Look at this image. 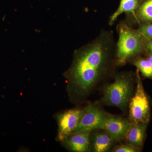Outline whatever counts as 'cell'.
Masks as SVG:
<instances>
[{
    "label": "cell",
    "mask_w": 152,
    "mask_h": 152,
    "mask_svg": "<svg viewBox=\"0 0 152 152\" xmlns=\"http://www.w3.org/2000/svg\"><path fill=\"white\" fill-rule=\"evenodd\" d=\"M114 50L113 32L103 30L94 40L74 51L70 66L64 75L71 102H84L108 74Z\"/></svg>",
    "instance_id": "cell-1"
},
{
    "label": "cell",
    "mask_w": 152,
    "mask_h": 152,
    "mask_svg": "<svg viewBox=\"0 0 152 152\" xmlns=\"http://www.w3.org/2000/svg\"><path fill=\"white\" fill-rule=\"evenodd\" d=\"M118 40L116 48V65L123 66L145 53V38L137 29L133 28L124 22L117 26Z\"/></svg>",
    "instance_id": "cell-2"
},
{
    "label": "cell",
    "mask_w": 152,
    "mask_h": 152,
    "mask_svg": "<svg viewBox=\"0 0 152 152\" xmlns=\"http://www.w3.org/2000/svg\"><path fill=\"white\" fill-rule=\"evenodd\" d=\"M136 74L132 72L117 74L115 80L107 85L99 103L104 105L115 107L123 112L127 111L129 104L134 95Z\"/></svg>",
    "instance_id": "cell-3"
},
{
    "label": "cell",
    "mask_w": 152,
    "mask_h": 152,
    "mask_svg": "<svg viewBox=\"0 0 152 152\" xmlns=\"http://www.w3.org/2000/svg\"><path fill=\"white\" fill-rule=\"evenodd\" d=\"M135 92L129 104V120L132 123L149 124L151 118V101L144 89L140 72H136Z\"/></svg>",
    "instance_id": "cell-4"
},
{
    "label": "cell",
    "mask_w": 152,
    "mask_h": 152,
    "mask_svg": "<svg viewBox=\"0 0 152 152\" xmlns=\"http://www.w3.org/2000/svg\"><path fill=\"white\" fill-rule=\"evenodd\" d=\"M112 115L97 104H89L83 108V113L74 133L83 131L102 129L104 125Z\"/></svg>",
    "instance_id": "cell-5"
},
{
    "label": "cell",
    "mask_w": 152,
    "mask_h": 152,
    "mask_svg": "<svg viewBox=\"0 0 152 152\" xmlns=\"http://www.w3.org/2000/svg\"><path fill=\"white\" fill-rule=\"evenodd\" d=\"M83 109L75 108L58 113L55 115L58 125L56 140L62 142L65 140L77 127L82 115Z\"/></svg>",
    "instance_id": "cell-6"
},
{
    "label": "cell",
    "mask_w": 152,
    "mask_h": 152,
    "mask_svg": "<svg viewBox=\"0 0 152 152\" xmlns=\"http://www.w3.org/2000/svg\"><path fill=\"white\" fill-rule=\"evenodd\" d=\"M132 123L129 119L112 115L102 129L111 136L115 142L124 140Z\"/></svg>",
    "instance_id": "cell-7"
},
{
    "label": "cell",
    "mask_w": 152,
    "mask_h": 152,
    "mask_svg": "<svg viewBox=\"0 0 152 152\" xmlns=\"http://www.w3.org/2000/svg\"><path fill=\"white\" fill-rule=\"evenodd\" d=\"M92 131H86L71 134L61 142L68 151L73 152H91L90 136Z\"/></svg>",
    "instance_id": "cell-8"
},
{
    "label": "cell",
    "mask_w": 152,
    "mask_h": 152,
    "mask_svg": "<svg viewBox=\"0 0 152 152\" xmlns=\"http://www.w3.org/2000/svg\"><path fill=\"white\" fill-rule=\"evenodd\" d=\"M91 151H108L115 141L103 129L92 131L90 136Z\"/></svg>",
    "instance_id": "cell-9"
},
{
    "label": "cell",
    "mask_w": 152,
    "mask_h": 152,
    "mask_svg": "<svg viewBox=\"0 0 152 152\" xmlns=\"http://www.w3.org/2000/svg\"><path fill=\"white\" fill-rule=\"evenodd\" d=\"M148 124L147 123H132L125 137L126 142L142 150Z\"/></svg>",
    "instance_id": "cell-10"
},
{
    "label": "cell",
    "mask_w": 152,
    "mask_h": 152,
    "mask_svg": "<svg viewBox=\"0 0 152 152\" xmlns=\"http://www.w3.org/2000/svg\"><path fill=\"white\" fill-rule=\"evenodd\" d=\"M129 23L138 25L143 23H152V0H140V5L134 13L132 15L128 16L127 18Z\"/></svg>",
    "instance_id": "cell-11"
},
{
    "label": "cell",
    "mask_w": 152,
    "mask_h": 152,
    "mask_svg": "<svg viewBox=\"0 0 152 152\" xmlns=\"http://www.w3.org/2000/svg\"><path fill=\"white\" fill-rule=\"evenodd\" d=\"M140 0H121L118 8L110 17L109 24L112 26L120 15L126 13L128 16L134 13L140 5Z\"/></svg>",
    "instance_id": "cell-12"
},
{
    "label": "cell",
    "mask_w": 152,
    "mask_h": 152,
    "mask_svg": "<svg viewBox=\"0 0 152 152\" xmlns=\"http://www.w3.org/2000/svg\"><path fill=\"white\" fill-rule=\"evenodd\" d=\"M131 63L139 70L143 77L152 79V65L146 57L140 56L133 60Z\"/></svg>",
    "instance_id": "cell-13"
},
{
    "label": "cell",
    "mask_w": 152,
    "mask_h": 152,
    "mask_svg": "<svg viewBox=\"0 0 152 152\" xmlns=\"http://www.w3.org/2000/svg\"><path fill=\"white\" fill-rule=\"evenodd\" d=\"M137 29L144 38L152 40V23L139 24Z\"/></svg>",
    "instance_id": "cell-14"
},
{
    "label": "cell",
    "mask_w": 152,
    "mask_h": 152,
    "mask_svg": "<svg viewBox=\"0 0 152 152\" xmlns=\"http://www.w3.org/2000/svg\"><path fill=\"white\" fill-rule=\"evenodd\" d=\"M142 150L130 144H126L117 146L114 148L112 151L113 152H140Z\"/></svg>",
    "instance_id": "cell-15"
},
{
    "label": "cell",
    "mask_w": 152,
    "mask_h": 152,
    "mask_svg": "<svg viewBox=\"0 0 152 152\" xmlns=\"http://www.w3.org/2000/svg\"><path fill=\"white\" fill-rule=\"evenodd\" d=\"M145 53L152 54V40H148L145 38Z\"/></svg>",
    "instance_id": "cell-16"
},
{
    "label": "cell",
    "mask_w": 152,
    "mask_h": 152,
    "mask_svg": "<svg viewBox=\"0 0 152 152\" xmlns=\"http://www.w3.org/2000/svg\"><path fill=\"white\" fill-rule=\"evenodd\" d=\"M144 56L146 57L152 65V54L150 53H145Z\"/></svg>",
    "instance_id": "cell-17"
}]
</instances>
